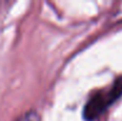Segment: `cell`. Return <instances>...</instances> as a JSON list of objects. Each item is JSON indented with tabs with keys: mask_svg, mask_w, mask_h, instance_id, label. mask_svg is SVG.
I'll return each mask as SVG.
<instances>
[{
	"mask_svg": "<svg viewBox=\"0 0 122 121\" xmlns=\"http://www.w3.org/2000/svg\"><path fill=\"white\" fill-rule=\"evenodd\" d=\"M122 97V76L116 77L114 82L103 89L91 94L83 107L84 121L98 120L119 99Z\"/></svg>",
	"mask_w": 122,
	"mask_h": 121,
	"instance_id": "1",
	"label": "cell"
},
{
	"mask_svg": "<svg viewBox=\"0 0 122 121\" xmlns=\"http://www.w3.org/2000/svg\"><path fill=\"white\" fill-rule=\"evenodd\" d=\"M15 121H41V115L38 114V112L31 109V110H27L25 113H23L20 116H18Z\"/></svg>",
	"mask_w": 122,
	"mask_h": 121,
	"instance_id": "2",
	"label": "cell"
}]
</instances>
